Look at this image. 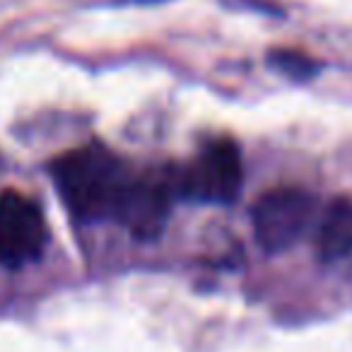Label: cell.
I'll use <instances>...</instances> for the list:
<instances>
[{"label": "cell", "mask_w": 352, "mask_h": 352, "mask_svg": "<svg viewBox=\"0 0 352 352\" xmlns=\"http://www.w3.org/2000/svg\"><path fill=\"white\" fill-rule=\"evenodd\" d=\"M51 174L60 198L80 220L113 217L118 198L131 179L121 160L97 145L58 157Z\"/></svg>", "instance_id": "1"}, {"label": "cell", "mask_w": 352, "mask_h": 352, "mask_svg": "<svg viewBox=\"0 0 352 352\" xmlns=\"http://www.w3.org/2000/svg\"><path fill=\"white\" fill-rule=\"evenodd\" d=\"M316 220V198L299 186L265 191L251 210L254 236L265 254L292 249Z\"/></svg>", "instance_id": "2"}, {"label": "cell", "mask_w": 352, "mask_h": 352, "mask_svg": "<svg viewBox=\"0 0 352 352\" xmlns=\"http://www.w3.org/2000/svg\"><path fill=\"white\" fill-rule=\"evenodd\" d=\"M244 182L241 152L234 140H210L174 179V193L198 203H230Z\"/></svg>", "instance_id": "3"}, {"label": "cell", "mask_w": 352, "mask_h": 352, "mask_svg": "<svg viewBox=\"0 0 352 352\" xmlns=\"http://www.w3.org/2000/svg\"><path fill=\"white\" fill-rule=\"evenodd\" d=\"M49 230L41 208L20 191L0 193V265L22 268L44 254Z\"/></svg>", "instance_id": "4"}, {"label": "cell", "mask_w": 352, "mask_h": 352, "mask_svg": "<svg viewBox=\"0 0 352 352\" xmlns=\"http://www.w3.org/2000/svg\"><path fill=\"white\" fill-rule=\"evenodd\" d=\"M171 196L174 186L157 176H131L118 198L113 220L138 239H155L169 220Z\"/></svg>", "instance_id": "5"}, {"label": "cell", "mask_w": 352, "mask_h": 352, "mask_svg": "<svg viewBox=\"0 0 352 352\" xmlns=\"http://www.w3.org/2000/svg\"><path fill=\"white\" fill-rule=\"evenodd\" d=\"M316 254L323 263L352 256V196H340L326 206L316 225Z\"/></svg>", "instance_id": "6"}, {"label": "cell", "mask_w": 352, "mask_h": 352, "mask_svg": "<svg viewBox=\"0 0 352 352\" xmlns=\"http://www.w3.org/2000/svg\"><path fill=\"white\" fill-rule=\"evenodd\" d=\"M270 65L294 80L314 78V73H316V63L309 56L297 54V51H273L270 54Z\"/></svg>", "instance_id": "7"}, {"label": "cell", "mask_w": 352, "mask_h": 352, "mask_svg": "<svg viewBox=\"0 0 352 352\" xmlns=\"http://www.w3.org/2000/svg\"><path fill=\"white\" fill-rule=\"evenodd\" d=\"M131 3H160V0H131Z\"/></svg>", "instance_id": "8"}]
</instances>
